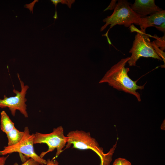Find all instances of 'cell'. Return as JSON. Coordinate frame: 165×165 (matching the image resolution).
I'll list each match as a JSON object with an SVG mask.
<instances>
[{
	"instance_id": "obj_1",
	"label": "cell",
	"mask_w": 165,
	"mask_h": 165,
	"mask_svg": "<svg viewBox=\"0 0 165 165\" xmlns=\"http://www.w3.org/2000/svg\"><path fill=\"white\" fill-rule=\"evenodd\" d=\"M129 59V57L121 59L106 72L99 83H108L117 90L134 95L140 102L141 101V95L136 91L143 89L145 84L138 85L137 80L134 81L128 76L130 69L126 68L125 65Z\"/></svg>"
},
{
	"instance_id": "obj_2",
	"label": "cell",
	"mask_w": 165,
	"mask_h": 165,
	"mask_svg": "<svg viewBox=\"0 0 165 165\" xmlns=\"http://www.w3.org/2000/svg\"><path fill=\"white\" fill-rule=\"evenodd\" d=\"M68 140L64 149L72 148L80 150L90 149L95 152L101 160L100 165H109L115 147L111 148L107 153L104 152L96 140L92 137L90 132L76 130L68 132L67 134Z\"/></svg>"
},
{
	"instance_id": "obj_3",
	"label": "cell",
	"mask_w": 165,
	"mask_h": 165,
	"mask_svg": "<svg viewBox=\"0 0 165 165\" xmlns=\"http://www.w3.org/2000/svg\"><path fill=\"white\" fill-rule=\"evenodd\" d=\"M114 10L111 15L103 20L105 24L101 28V31H103L108 26H110L105 34L108 35L109 30L116 25H123L126 27H130L133 24L140 25L141 17L131 9L130 4L127 0H118Z\"/></svg>"
},
{
	"instance_id": "obj_4",
	"label": "cell",
	"mask_w": 165,
	"mask_h": 165,
	"mask_svg": "<svg viewBox=\"0 0 165 165\" xmlns=\"http://www.w3.org/2000/svg\"><path fill=\"white\" fill-rule=\"evenodd\" d=\"M132 32H137L132 46L129 51L131 54L127 63L130 66H135L138 60L141 57H152L162 61L154 50L150 41V35L146 33L145 30H139L132 24L130 27Z\"/></svg>"
},
{
	"instance_id": "obj_5",
	"label": "cell",
	"mask_w": 165,
	"mask_h": 165,
	"mask_svg": "<svg viewBox=\"0 0 165 165\" xmlns=\"http://www.w3.org/2000/svg\"><path fill=\"white\" fill-rule=\"evenodd\" d=\"M34 144H46L48 146L47 150L42 152L39 156L42 158L47 153L57 149L55 159L63 151V149L66 146L68 140V137L64 134V130L62 126L54 128L53 131L49 134H42L36 132L34 134Z\"/></svg>"
},
{
	"instance_id": "obj_6",
	"label": "cell",
	"mask_w": 165,
	"mask_h": 165,
	"mask_svg": "<svg viewBox=\"0 0 165 165\" xmlns=\"http://www.w3.org/2000/svg\"><path fill=\"white\" fill-rule=\"evenodd\" d=\"M24 135L19 142L14 145L4 147L3 150H0V155L4 156L13 152H18L32 159L40 165L46 164L47 161L38 155L34 150V134H30L28 127L24 128Z\"/></svg>"
},
{
	"instance_id": "obj_7",
	"label": "cell",
	"mask_w": 165,
	"mask_h": 165,
	"mask_svg": "<svg viewBox=\"0 0 165 165\" xmlns=\"http://www.w3.org/2000/svg\"><path fill=\"white\" fill-rule=\"evenodd\" d=\"M17 75L20 84L21 91L19 92L14 89L13 92L16 94L14 97H7L4 95L3 99H0V108H8L13 116L15 115L16 110H19L25 117L27 118L28 115L27 111V106L25 103L27 101L25 96L29 86L27 85H24V82L20 80L18 73Z\"/></svg>"
},
{
	"instance_id": "obj_8",
	"label": "cell",
	"mask_w": 165,
	"mask_h": 165,
	"mask_svg": "<svg viewBox=\"0 0 165 165\" xmlns=\"http://www.w3.org/2000/svg\"><path fill=\"white\" fill-rule=\"evenodd\" d=\"M165 10L162 9L147 16L141 18L140 26L141 29L154 27L160 31L165 33Z\"/></svg>"
},
{
	"instance_id": "obj_9",
	"label": "cell",
	"mask_w": 165,
	"mask_h": 165,
	"mask_svg": "<svg viewBox=\"0 0 165 165\" xmlns=\"http://www.w3.org/2000/svg\"><path fill=\"white\" fill-rule=\"evenodd\" d=\"M130 7L141 18L163 9L156 5L154 0H135L133 4H130Z\"/></svg>"
},
{
	"instance_id": "obj_10",
	"label": "cell",
	"mask_w": 165,
	"mask_h": 165,
	"mask_svg": "<svg viewBox=\"0 0 165 165\" xmlns=\"http://www.w3.org/2000/svg\"><path fill=\"white\" fill-rule=\"evenodd\" d=\"M165 33L162 37H159L157 35L152 36L155 40L151 42L154 50L159 56L162 58L165 63Z\"/></svg>"
},
{
	"instance_id": "obj_11",
	"label": "cell",
	"mask_w": 165,
	"mask_h": 165,
	"mask_svg": "<svg viewBox=\"0 0 165 165\" xmlns=\"http://www.w3.org/2000/svg\"><path fill=\"white\" fill-rule=\"evenodd\" d=\"M1 129L7 134L15 128V124L4 111L1 112Z\"/></svg>"
},
{
	"instance_id": "obj_12",
	"label": "cell",
	"mask_w": 165,
	"mask_h": 165,
	"mask_svg": "<svg viewBox=\"0 0 165 165\" xmlns=\"http://www.w3.org/2000/svg\"><path fill=\"white\" fill-rule=\"evenodd\" d=\"M6 134L8 140L7 146H11L16 144L21 139L24 132L20 131L15 127Z\"/></svg>"
},
{
	"instance_id": "obj_13",
	"label": "cell",
	"mask_w": 165,
	"mask_h": 165,
	"mask_svg": "<svg viewBox=\"0 0 165 165\" xmlns=\"http://www.w3.org/2000/svg\"><path fill=\"white\" fill-rule=\"evenodd\" d=\"M51 1L53 4H54L55 6L56 11L55 14L53 16L54 19L55 21L56 19L58 18L57 13L56 10V6L57 4L59 3H61L62 4H67L69 8H71L72 4L75 2L74 0H51Z\"/></svg>"
},
{
	"instance_id": "obj_14",
	"label": "cell",
	"mask_w": 165,
	"mask_h": 165,
	"mask_svg": "<svg viewBox=\"0 0 165 165\" xmlns=\"http://www.w3.org/2000/svg\"><path fill=\"white\" fill-rule=\"evenodd\" d=\"M112 165H131V164L125 159L119 158L115 160Z\"/></svg>"
},
{
	"instance_id": "obj_15",
	"label": "cell",
	"mask_w": 165,
	"mask_h": 165,
	"mask_svg": "<svg viewBox=\"0 0 165 165\" xmlns=\"http://www.w3.org/2000/svg\"><path fill=\"white\" fill-rule=\"evenodd\" d=\"M39 164L32 158H29L25 161L20 165H39ZM13 165H20L17 163H15Z\"/></svg>"
},
{
	"instance_id": "obj_16",
	"label": "cell",
	"mask_w": 165,
	"mask_h": 165,
	"mask_svg": "<svg viewBox=\"0 0 165 165\" xmlns=\"http://www.w3.org/2000/svg\"><path fill=\"white\" fill-rule=\"evenodd\" d=\"M46 164L39 165H59L58 162L55 159H48Z\"/></svg>"
},
{
	"instance_id": "obj_17",
	"label": "cell",
	"mask_w": 165,
	"mask_h": 165,
	"mask_svg": "<svg viewBox=\"0 0 165 165\" xmlns=\"http://www.w3.org/2000/svg\"><path fill=\"white\" fill-rule=\"evenodd\" d=\"M117 1V0H112L109 6L104 11H105L108 9H114Z\"/></svg>"
},
{
	"instance_id": "obj_18",
	"label": "cell",
	"mask_w": 165,
	"mask_h": 165,
	"mask_svg": "<svg viewBox=\"0 0 165 165\" xmlns=\"http://www.w3.org/2000/svg\"><path fill=\"white\" fill-rule=\"evenodd\" d=\"M9 155H8L6 156H0V165H5L6 160L9 157Z\"/></svg>"
}]
</instances>
